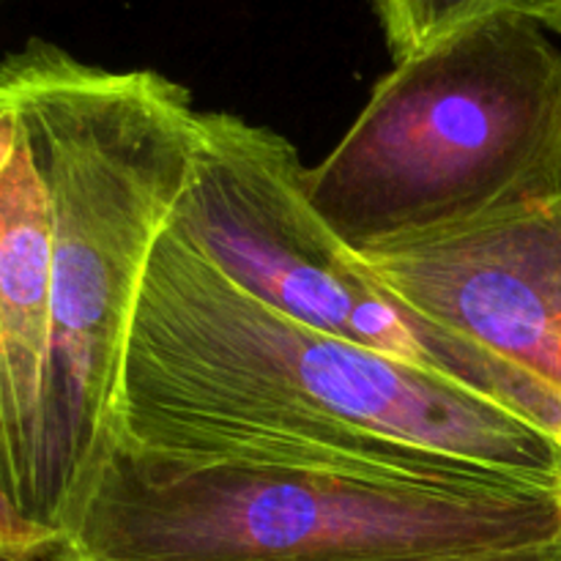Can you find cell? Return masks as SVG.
<instances>
[{
  "mask_svg": "<svg viewBox=\"0 0 561 561\" xmlns=\"http://www.w3.org/2000/svg\"><path fill=\"white\" fill-rule=\"evenodd\" d=\"M110 438L184 458L561 488L557 436L460 383L283 316L170 230L137 296Z\"/></svg>",
  "mask_w": 561,
  "mask_h": 561,
  "instance_id": "1",
  "label": "cell"
},
{
  "mask_svg": "<svg viewBox=\"0 0 561 561\" xmlns=\"http://www.w3.org/2000/svg\"><path fill=\"white\" fill-rule=\"evenodd\" d=\"M0 107L25 131L53 222V348L36 524L60 526L113 427L121 362L153 244L190 181L192 93L27 38L0 60Z\"/></svg>",
  "mask_w": 561,
  "mask_h": 561,
  "instance_id": "2",
  "label": "cell"
},
{
  "mask_svg": "<svg viewBox=\"0 0 561 561\" xmlns=\"http://www.w3.org/2000/svg\"><path fill=\"white\" fill-rule=\"evenodd\" d=\"M553 540V485L184 458L110 438L49 561H394Z\"/></svg>",
  "mask_w": 561,
  "mask_h": 561,
  "instance_id": "3",
  "label": "cell"
},
{
  "mask_svg": "<svg viewBox=\"0 0 561 561\" xmlns=\"http://www.w3.org/2000/svg\"><path fill=\"white\" fill-rule=\"evenodd\" d=\"M561 192V49L496 11L392 66L343 140L305 168L312 211L354 252Z\"/></svg>",
  "mask_w": 561,
  "mask_h": 561,
  "instance_id": "4",
  "label": "cell"
},
{
  "mask_svg": "<svg viewBox=\"0 0 561 561\" xmlns=\"http://www.w3.org/2000/svg\"><path fill=\"white\" fill-rule=\"evenodd\" d=\"M168 230L283 316L460 383L561 436V411L535 383L411 310L327 228L305 195V164L279 131L201 110L190 181Z\"/></svg>",
  "mask_w": 561,
  "mask_h": 561,
  "instance_id": "5",
  "label": "cell"
},
{
  "mask_svg": "<svg viewBox=\"0 0 561 561\" xmlns=\"http://www.w3.org/2000/svg\"><path fill=\"white\" fill-rule=\"evenodd\" d=\"M356 255L411 310L513 367L561 411V192Z\"/></svg>",
  "mask_w": 561,
  "mask_h": 561,
  "instance_id": "6",
  "label": "cell"
},
{
  "mask_svg": "<svg viewBox=\"0 0 561 561\" xmlns=\"http://www.w3.org/2000/svg\"><path fill=\"white\" fill-rule=\"evenodd\" d=\"M49 348L53 222L47 190L20 121L0 107V488L31 524H36L42 480Z\"/></svg>",
  "mask_w": 561,
  "mask_h": 561,
  "instance_id": "7",
  "label": "cell"
},
{
  "mask_svg": "<svg viewBox=\"0 0 561 561\" xmlns=\"http://www.w3.org/2000/svg\"><path fill=\"white\" fill-rule=\"evenodd\" d=\"M394 64L442 42L469 22L513 11V0H373Z\"/></svg>",
  "mask_w": 561,
  "mask_h": 561,
  "instance_id": "8",
  "label": "cell"
},
{
  "mask_svg": "<svg viewBox=\"0 0 561 561\" xmlns=\"http://www.w3.org/2000/svg\"><path fill=\"white\" fill-rule=\"evenodd\" d=\"M60 537L22 518L0 488V561H49Z\"/></svg>",
  "mask_w": 561,
  "mask_h": 561,
  "instance_id": "9",
  "label": "cell"
},
{
  "mask_svg": "<svg viewBox=\"0 0 561 561\" xmlns=\"http://www.w3.org/2000/svg\"><path fill=\"white\" fill-rule=\"evenodd\" d=\"M394 561H561V540H553V542H535V546L488 548V551L442 553V557L394 559Z\"/></svg>",
  "mask_w": 561,
  "mask_h": 561,
  "instance_id": "10",
  "label": "cell"
},
{
  "mask_svg": "<svg viewBox=\"0 0 561 561\" xmlns=\"http://www.w3.org/2000/svg\"><path fill=\"white\" fill-rule=\"evenodd\" d=\"M513 11L531 16L546 31L561 36V0H513Z\"/></svg>",
  "mask_w": 561,
  "mask_h": 561,
  "instance_id": "11",
  "label": "cell"
},
{
  "mask_svg": "<svg viewBox=\"0 0 561 561\" xmlns=\"http://www.w3.org/2000/svg\"><path fill=\"white\" fill-rule=\"evenodd\" d=\"M559 447H561V436H559Z\"/></svg>",
  "mask_w": 561,
  "mask_h": 561,
  "instance_id": "12",
  "label": "cell"
},
{
  "mask_svg": "<svg viewBox=\"0 0 561 561\" xmlns=\"http://www.w3.org/2000/svg\"><path fill=\"white\" fill-rule=\"evenodd\" d=\"M0 3H3V0H0Z\"/></svg>",
  "mask_w": 561,
  "mask_h": 561,
  "instance_id": "13",
  "label": "cell"
}]
</instances>
